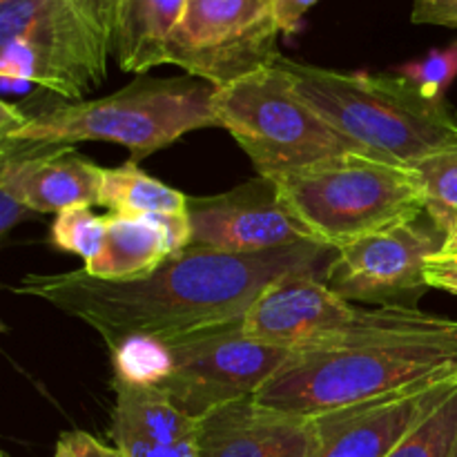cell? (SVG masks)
I'll use <instances>...</instances> for the list:
<instances>
[{
  "label": "cell",
  "mask_w": 457,
  "mask_h": 457,
  "mask_svg": "<svg viewBox=\"0 0 457 457\" xmlns=\"http://www.w3.org/2000/svg\"><path fill=\"white\" fill-rule=\"evenodd\" d=\"M187 0H119L112 31L116 61L123 71L145 74L165 65L170 36Z\"/></svg>",
  "instance_id": "cell-17"
},
{
  "label": "cell",
  "mask_w": 457,
  "mask_h": 457,
  "mask_svg": "<svg viewBox=\"0 0 457 457\" xmlns=\"http://www.w3.org/2000/svg\"><path fill=\"white\" fill-rule=\"evenodd\" d=\"M212 112L219 128H226L250 156L259 177L275 179L348 152L370 154L330 128L295 92L277 61L214 89Z\"/></svg>",
  "instance_id": "cell-7"
},
{
  "label": "cell",
  "mask_w": 457,
  "mask_h": 457,
  "mask_svg": "<svg viewBox=\"0 0 457 457\" xmlns=\"http://www.w3.org/2000/svg\"><path fill=\"white\" fill-rule=\"evenodd\" d=\"M427 284L428 288L445 290L457 297V257H436L428 259L427 266Z\"/></svg>",
  "instance_id": "cell-27"
},
{
  "label": "cell",
  "mask_w": 457,
  "mask_h": 457,
  "mask_svg": "<svg viewBox=\"0 0 457 457\" xmlns=\"http://www.w3.org/2000/svg\"><path fill=\"white\" fill-rule=\"evenodd\" d=\"M275 183L284 205L308 237L333 250L424 214L415 170L361 152L279 174Z\"/></svg>",
  "instance_id": "cell-4"
},
{
  "label": "cell",
  "mask_w": 457,
  "mask_h": 457,
  "mask_svg": "<svg viewBox=\"0 0 457 457\" xmlns=\"http://www.w3.org/2000/svg\"><path fill=\"white\" fill-rule=\"evenodd\" d=\"M31 214L34 212H31L27 205H22L21 201L13 199L12 195L0 190V235H3V239L18 226V223L29 219Z\"/></svg>",
  "instance_id": "cell-29"
},
{
  "label": "cell",
  "mask_w": 457,
  "mask_h": 457,
  "mask_svg": "<svg viewBox=\"0 0 457 457\" xmlns=\"http://www.w3.org/2000/svg\"><path fill=\"white\" fill-rule=\"evenodd\" d=\"M112 38L76 0L0 3V87L31 85L79 103L107 74Z\"/></svg>",
  "instance_id": "cell-6"
},
{
  "label": "cell",
  "mask_w": 457,
  "mask_h": 457,
  "mask_svg": "<svg viewBox=\"0 0 457 457\" xmlns=\"http://www.w3.org/2000/svg\"><path fill=\"white\" fill-rule=\"evenodd\" d=\"M0 159V190L31 212L61 214L80 205H98L103 168L71 145L3 141Z\"/></svg>",
  "instance_id": "cell-14"
},
{
  "label": "cell",
  "mask_w": 457,
  "mask_h": 457,
  "mask_svg": "<svg viewBox=\"0 0 457 457\" xmlns=\"http://www.w3.org/2000/svg\"><path fill=\"white\" fill-rule=\"evenodd\" d=\"M270 0H187L170 36L165 65L226 87L281 56Z\"/></svg>",
  "instance_id": "cell-8"
},
{
  "label": "cell",
  "mask_w": 457,
  "mask_h": 457,
  "mask_svg": "<svg viewBox=\"0 0 457 457\" xmlns=\"http://www.w3.org/2000/svg\"><path fill=\"white\" fill-rule=\"evenodd\" d=\"M451 378H457V320L418 308H369L342 337L295 351L254 400L320 418Z\"/></svg>",
  "instance_id": "cell-2"
},
{
  "label": "cell",
  "mask_w": 457,
  "mask_h": 457,
  "mask_svg": "<svg viewBox=\"0 0 457 457\" xmlns=\"http://www.w3.org/2000/svg\"><path fill=\"white\" fill-rule=\"evenodd\" d=\"M0 3H3V0H0Z\"/></svg>",
  "instance_id": "cell-34"
},
{
  "label": "cell",
  "mask_w": 457,
  "mask_h": 457,
  "mask_svg": "<svg viewBox=\"0 0 457 457\" xmlns=\"http://www.w3.org/2000/svg\"><path fill=\"white\" fill-rule=\"evenodd\" d=\"M386 457H457V388Z\"/></svg>",
  "instance_id": "cell-20"
},
{
  "label": "cell",
  "mask_w": 457,
  "mask_h": 457,
  "mask_svg": "<svg viewBox=\"0 0 457 457\" xmlns=\"http://www.w3.org/2000/svg\"><path fill=\"white\" fill-rule=\"evenodd\" d=\"M397 74L415 85L427 98H446V89L457 79V40L449 47L431 49L420 61L404 62Z\"/></svg>",
  "instance_id": "cell-23"
},
{
  "label": "cell",
  "mask_w": 457,
  "mask_h": 457,
  "mask_svg": "<svg viewBox=\"0 0 457 457\" xmlns=\"http://www.w3.org/2000/svg\"><path fill=\"white\" fill-rule=\"evenodd\" d=\"M455 388L457 378L440 379L320 415V446L312 457H386Z\"/></svg>",
  "instance_id": "cell-13"
},
{
  "label": "cell",
  "mask_w": 457,
  "mask_h": 457,
  "mask_svg": "<svg viewBox=\"0 0 457 457\" xmlns=\"http://www.w3.org/2000/svg\"><path fill=\"white\" fill-rule=\"evenodd\" d=\"M321 277L293 275L268 286L241 317V333L288 351L321 346L346 335L369 308L335 295Z\"/></svg>",
  "instance_id": "cell-12"
},
{
  "label": "cell",
  "mask_w": 457,
  "mask_h": 457,
  "mask_svg": "<svg viewBox=\"0 0 457 457\" xmlns=\"http://www.w3.org/2000/svg\"><path fill=\"white\" fill-rule=\"evenodd\" d=\"M76 3H79L80 7L89 13V18H92V21L112 38L119 0H76Z\"/></svg>",
  "instance_id": "cell-30"
},
{
  "label": "cell",
  "mask_w": 457,
  "mask_h": 457,
  "mask_svg": "<svg viewBox=\"0 0 457 457\" xmlns=\"http://www.w3.org/2000/svg\"><path fill=\"white\" fill-rule=\"evenodd\" d=\"M62 440L76 451L79 457H125L116 446L103 445L101 440H96L94 436L85 431H71L62 436Z\"/></svg>",
  "instance_id": "cell-28"
},
{
  "label": "cell",
  "mask_w": 457,
  "mask_h": 457,
  "mask_svg": "<svg viewBox=\"0 0 457 457\" xmlns=\"http://www.w3.org/2000/svg\"><path fill=\"white\" fill-rule=\"evenodd\" d=\"M54 457H79V455H76V451L61 437L56 445V453H54Z\"/></svg>",
  "instance_id": "cell-32"
},
{
  "label": "cell",
  "mask_w": 457,
  "mask_h": 457,
  "mask_svg": "<svg viewBox=\"0 0 457 457\" xmlns=\"http://www.w3.org/2000/svg\"><path fill=\"white\" fill-rule=\"evenodd\" d=\"M446 237L422 214L415 221L378 232L337 250L324 270V284L346 302L375 308H418L428 288L427 266Z\"/></svg>",
  "instance_id": "cell-10"
},
{
  "label": "cell",
  "mask_w": 457,
  "mask_h": 457,
  "mask_svg": "<svg viewBox=\"0 0 457 457\" xmlns=\"http://www.w3.org/2000/svg\"><path fill=\"white\" fill-rule=\"evenodd\" d=\"M440 257H442V254H440ZM455 257H457V254H455Z\"/></svg>",
  "instance_id": "cell-33"
},
{
  "label": "cell",
  "mask_w": 457,
  "mask_h": 457,
  "mask_svg": "<svg viewBox=\"0 0 457 457\" xmlns=\"http://www.w3.org/2000/svg\"><path fill=\"white\" fill-rule=\"evenodd\" d=\"M105 230V217H98L92 212V208L80 205V208H70L56 214L52 228H49V241L54 248L62 250V253L79 254L87 266L101 253Z\"/></svg>",
  "instance_id": "cell-22"
},
{
  "label": "cell",
  "mask_w": 457,
  "mask_h": 457,
  "mask_svg": "<svg viewBox=\"0 0 457 457\" xmlns=\"http://www.w3.org/2000/svg\"><path fill=\"white\" fill-rule=\"evenodd\" d=\"M170 373L163 391L183 413L201 420L210 411L254 397L295 351L268 346L241 333V321L165 342Z\"/></svg>",
  "instance_id": "cell-9"
},
{
  "label": "cell",
  "mask_w": 457,
  "mask_h": 457,
  "mask_svg": "<svg viewBox=\"0 0 457 457\" xmlns=\"http://www.w3.org/2000/svg\"><path fill=\"white\" fill-rule=\"evenodd\" d=\"M98 205L110 210V214H186L187 195L156 181L138 163L128 161L119 168H103Z\"/></svg>",
  "instance_id": "cell-18"
},
{
  "label": "cell",
  "mask_w": 457,
  "mask_h": 457,
  "mask_svg": "<svg viewBox=\"0 0 457 457\" xmlns=\"http://www.w3.org/2000/svg\"><path fill=\"white\" fill-rule=\"evenodd\" d=\"M114 355L116 382L134 386H161L170 373L168 344L152 337H134L120 344Z\"/></svg>",
  "instance_id": "cell-21"
},
{
  "label": "cell",
  "mask_w": 457,
  "mask_h": 457,
  "mask_svg": "<svg viewBox=\"0 0 457 457\" xmlns=\"http://www.w3.org/2000/svg\"><path fill=\"white\" fill-rule=\"evenodd\" d=\"M187 217L190 245L219 253L257 254L312 241L270 177H254L223 195L187 196Z\"/></svg>",
  "instance_id": "cell-11"
},
{
  "label": "cell",
  "mask_w": 457,
  "mask_h": 457,
  "mask_svg": "<svg viewBox=\"0 0 457 457\" xmlns=\"http://www.w3.org/2000/svg\"><path fill=\"white\" fill-rule=\"evenodd\" d=\"M415 25L457 27V0H411Z\"/></svg>",
  "instance_id": "cell-25"
},
{
  "label": "cell",
  "mask_w": 457,
  "mask_h": 457,
  "mask_svg": "<svg viewBox=\"0 0 457 457\" xmlns=\"http://www.w3.org/2000/svg\"><path fill=\"white\" fill-rule=\"evenodd\" d=\"M110 437L125 457H199L196 437L179 442H156L137 433L120 431V428H110Z\"/></svg>",
  "instance_id": "cell-24"
},
{
  "label": "cell",
  "mask_w": 457,
  "mask_h": 457,
  "mask_svg": "<svg viewBox=\"0 0 457 457\" xmlns=\"http://www.w3.org/2000/svg\"><path fill=\"white\" fill-rule=\"evenodd\" d=\"M103 248L92 263L83 266L98 279H138L154 272L168 257L187 248L192 239L186 214H105Z\"/></svg>",
  "instance_id": "cell-16"
},
{
  "label": "cell",
  "mask_w": 457,
  "mask_h": 457,
  "mask_svg": "<svg viewBox=\"0 0 457 457\" xmlns=\"http://www.w3.org/2000/svg\"><path fill=\"white\" fill-rule=\"evenodd\" d=\"M214 89L217 87L195 76H141L112 96L79 101L29 116L27 123L4 141L40 145L116 143L128 147L132 161L138 163L195 129L219 128L212 112Z\"/></svg>",
  "instance_id": "cell-5"
},
{
  "label": "cell",
  "mask_w": 457,
  "mask_h": 457,
  "mask_svg": "<svg viewBox=\"0 0 457 457\" xmlns=\"http://www.w3.org/2000/svg\"><path fill=\"white\" fill-rule=\"evenodd\" d=\"M317 418L284 413L254 397L232 402L196 420L199 457H312Z\"/></svg>",
  "instance_id": "cell-15"
},
{
  "label": "cell",
  "mask_w": 457,
  "mask_h": 457,
  "mask_svg": "<svg viewBox=\"0 0 457 457\" xmlns=\"http://www.w3.org/2000/svg\"><path fill=\"white\" fill-rule=\"evenodd\" d=\"M335 253L315 241L257 254L187 245L138 279H98L80 268L27 275L12 290L83 321L116 351L134 337L174 342L241 321L268 286L293 275H324Z\"/></svg>",
  "instance_id": "cell-1"
},
{
  "label": "cell",
  "mask_w": 457,
  "mask_h": 457,
  "mask_svg": "<svg viewBox=\"0 0 457 457\" xmlns=\"http://www.w3.org/2000/svg\"><path fill=\"white\" fill-rule=\"evenodd\" d=\"M293 87L342 137L379 159L411 165L457 150V116L446 98H427L400 74L339 71L281 54Z\"/></svg>",
  "instance_id": "cell-3"
},
{
  "label": "cell",
  "mask_w": 457,
  "mask_h": 457,
  "mask_svg": "<svg viewBox=\"0 0 457 457\" xmlns=\"http://www.w3.org/2000/svg\"><path fill=\"white\" fill-rule=\"evenodd\" d=\"M424 196V214L445 237L457 230V150L427 156L413 165Z\"/></svg>",
  "instance_id": "cell-19"
},
{
  "label": "cell",
  "mask_w": 457,
  "mask_h": 457,
  "mask_svg": "<svg viewBox=\"0 0 457 457\" xmlns=\"http://www.w3.org/2000/svg\"><path fill=\"white\" fill-rule=\"evenodd\" d=\"M281 34L295 36L302 31L303 18L320 0H270Z\"/></svg>",
  "instance_id": "cell-26"
},
{
  "label": "cell",
  "mask_w": 457,
  "mask_h": 457,
  "mask_svg": "<svg viewBox=\"0 0 457 457\" xmlns=\"http://www.w3.org/2000/svg\"><path fill=\"white\" fill-rule=\"evenodd\" d=\"M437 254H442V257H455L457 254V230L451 237H446L445 245H442V250Z\"/></svg>",
  "instance_id": "cell-31"
}]
</instances>
